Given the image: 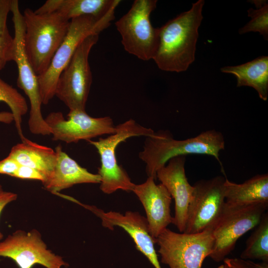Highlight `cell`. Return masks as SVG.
<instances>
[{
	"mask_svg": "<svg viewBox=\"0 0 268 268\" xmlns=\"http://www.w3.org/2000/svg\"><path fill=\"white\" fill-rule=\"evenodd\" d=\"M204 3L203 0H199L190 9L159 28L158 45L152 60L161 70L184 71L195 61Z\"/></svg>",
	"mask_w": 268,
	"mask_h": 268,
	"instance_id": "obj_1",
	"label": "cell"
},
{
	"mask_svg": "<svg viewBox=\"0 0 268 268\" xmlns=\"http://www.w3.org/2000/svg\"><path fill=\"white\" fill-rule=\"evenodd\" d=\"M225 148L222 134L215 130L201 133L196 136L184 140L173 138L167 131H160L146 137L139 158L146 164L148 177L156 179V173L172 158L188 154H204L214 157L220 164V151Z\"/></svg>",
	"mask_w": 268,
	"mask_h": 268,
	"instance_id": "obj_2",
	"label": "cell"
},
{
	"mask_svg": "<svg viewBox=\"0 0 268 268\" xmlns=\"http://www.w3.org/2000/svg\"><path fill=\"white\" fill-rule=\"evenodd\" d=\"M22 14L25 52L38 76L49 66L67 33L70 21L57 12L38 13L30 8Z\"/></svg>",
	"mask_w": 268,
	"mask_h": 268,
	"instance_id": "obj_3",
	"label": "cell"
},
{
	"mask_svg": "<svg viewBox=\"0 0 268 268\" xmlns=\"http://www.w3.org/2000/svg\"><path fill=\"white\" fill-rule=\"evenodd\" d=\"M116 8V6L113 7L100 17L87 15L70 20L67 33L55 53L49 66L44 72L38 76L43 104H47L55 96L59 77L79 45L88 36L99 35L110 26L115 18Z\"/></svg>",
	"mask_w": 268,
	"mask_h": 268,
	"instance_id": "obj_4",
	"label": "cell"
},
{
	"mask_svg": "<svg viewBox=\"0 0 268 268\" xmlns=\"http://www.w3.org/2000/svg\"><path fill=\"white\" fill-rule=\"evenodd\" d=\"M151 129L141 126L130 119L116 126V132L106 138L97 141H88L97 150L100 157L101 166L98 174L100 177V189L106 194H111L118 190L133 191L135 184L133 183L123 168L119 165L116 156L118 145L134 136H150L154 134Z\"/></svg>",
	"mask_w": 268,
	"mask_h": 268,
	"instance_id": "obj_5",
	"label": "cell"
},
{
	"mask_svg": "<svg viewBox=\"0 0 268 268\" xmlns=\"http://www.w3.org/2000/svg\"><path fill=\"white\" fill-rule=\"evenodd\" d=\"M156 0H135L129 11L115 22L124 49L144 61L153 59L159 42V28L150 21Z\"/></svg>",
	"mask_w": 268,
	"mask_h": 268,
	"instance_id": "obj_6",
	"label": "cell"
},
{
	"mask_svg": "<svg viewBox=\"0 0 268 268\" xmlns=\"http://www.w3.org/2000/svg\"><path fill=\"white\" fill-rule=\"evenodd\" d=\"M10 12L12 15L14 42L13 60L17 67V86L28 97L30 109L28 119L29 129L35 134H51V130L41 112L42 104L38 75L30 64L24 47V23L17 0H11Z\"/></svg>",
	"mask_w": 268,
	"mask_h": 268,
	"instance_id": "obj_7",
	"label": "cell"
},
{
	"mask_svg": "<svg viewBox=\"0 0 268 268\" xmlns=\"http://www.w3.org/2000/svg\"><path fill=\"white\" fill-rule=\"evenodd\" d=\"M268 207V203L233 205L225 202L213 228L214 243L209 257L217 263L223 261L234 249L237 240L258 225Z\"/></svg>",
	"mask_w": 268,
	"mask_h": 268,
	"instance_id": "obj_8",
	"label": "cell"
},
{
	"mask_svg": "<svg viewBox=\"0 0 268 268\" xmlns=\"http://www.w3.org/2000/svg\"><path fill=\"white\" fill-rule=\"evenodd\" d=\"M156 243L161 262L169 268H201L212 252L213 227L195 234L179 233L167 228Z\"/></svg>",
	"mask_w": 268,
	"mask_h": 268,
	"instance_id": "obj_9",
	"label": "cell"
},
{
	"mask_svg": "<svg viewBox=\"0 0 268 268\" xmlns=\"http://www.w3.org/2000/svg\"><path fill=\"white\" fill-rule=\"evenodd\" d=\"M99 35L88 36L79 45L59 77L55 96L70 110L85 111L92 77L88 62L89 53Z\"/></svg>",
	"mask_w": 268,
	"mask_h": 268,
	"instance_id": "obj_10",
	"label": "cell"
},
{
	"mask_svg": "<svg viewBox=\"0 0 268 268\" xmlns=\"http://www.w3.org/2000/svg\"><path fill=\"white\" fill-rule=\"evenodd\" d=\"M225 178L218 176L195 183L183 233L195 234L213 228L225 203Z\"/></svg>",
	"mask_w": 268,
	"mask_h": 268,
	"instance_id": "obj_11",
	"label": "cell"
},
{
	"mask_svg": "<svg viewBox=\"0 0 268 268\" xmlns=\"http://www.w3.org/2000/svg\"><path fill=\"white\" fill-rule=\"evenodd\" d=\"M0 257L12 260L19 268H32L39 264L46 268H62L68 264L48 249L36 229L18 230L0 241Z\"/></svg>",
	"mask_w": 268,
	"mask_h": 268,
	"instance_id": "obj_12",
	"label": "cell"
},
{
	"mask_svg": "<svg viewBox=\"0 0 268 268\" xmlns=\"http://www.w3.org/2000/svg\"><path fill=\"white\" fill-rule=\"evenodd\" d=\"M51 130L53 140L69 143L91 139L116 132V126L110 117L94 118L85 111L70 110L65 119L62 113L52 112L45 119Z\"/></svg>",
	"mask_w": 268,
	"mask_h": 268,
	"instance_id": "obj_13",
	"label": "cell"
},
{
	"mask_svg": "<svg viewBox=\"0 0 268 268\" xmlns=\"http://www.w3.org/2000/svg\"><path fill=\"white\" fill-rule=\"evenodd\" d=\"M74 202L99 217L103 227L111 230L115 226L122 228L132 238L137 250L147 258L154 268H161L154 247L156 240L150 234L146 217L138 212L128 211L124 214L113 211L105 212L95 206L84 204L76 200Z\"/></svg>",
	"mask_w": 268,
	"mask_h": 268,
	"instance_id": "obj_14",
	"label": "cell"
},
{
	"mask_svg": "<svg viewBox=\"0 0 268 268\" xmlns=\"http://www.w3.org/2000/svg\"><path fill=\"white\" fill-rule=\"evenodd\" d=\"M155 179L148 177L143 183L135 185L132 192L142 203L146 215L149 231L155 240L171 223L173 217L170 206L172 197L161 183L156 184Z\"/></svg>",
	"mask_w": 268,
	"mask_h": 268,
	"instance_id": "obj_15",
	"label": "cell"
},
{
	"mask_svg": "<svg viewBox=\"0 0 268 268\" xmlns=\"http://www.w3.org/2000/svg\"><path fill=\"white\" fill-rule=\"evenodd\" d=\"M185 156L171 159L156 173L161 182L175 201L174 224L181 233L185 229L188 209L194 190L187 179L185 170Z\"/></svg>",
	"mask_w": 268,
	"mask_h": 268,
	"instance_id": "obj_16",
	"label": "cell"
},
{
	"mask_svg": "<svg viewBox=\"0 0 268 268\" xmlns=\"http://www.w3.org/2000/svg\"><path fill=\"white\" fill-rule=\"evenodd\" d=\"M57 162L50 176L42 183L45 188L55 194L72 186L100 183L98 174L89 172L63 151L60 145L55 148Z\"/></svg>",
	"mask_w": 268,
	"mask_h": 268,
	"instance_id": "obj_17",
	"label": "cell"
},
{
	"mask_svg": "<svg viewBox=\"0 0 268 268\" xmlns=\"http://www.w3.org/2000/svg\"><path fill=\"white\" fill-rule=\"evenodd\" d=\"M120 2L119 0H48L35 12H57L70 21L83 16L102 17L113 7L118 6Z\"/></svg>",
	"mask_w": 268,
	"mask_h": 268,
	"instance_id": "obj_18",
	"label": "cell"
},
{
	"mask_svg": "<svg viewBox=\"0 0 268 268\" xmlns=\"http://www.w3.org/2000/svg\"><path fill=\"white\" fill-rule=\"evenodd\" d=\"M8 156L20 165L33 168L40 172L45 181L52 174L57 162L55 150L33 142L26 137L12 147Z\"/></svg>",
	"mask_w": 268,
	"mask_h": 268,
	"instance_id": "obj_19",
	"label": "cell"
},
{
	"mask_svg": "<svg viewBox=\"0 0 268 268\" xmlns=\"http://www.w3.org/2000/svg\"><path fill=\"white\" fill-rule=\"evenodd\" d=\"M225 202L233 205L268 203V174L257 175L242 184L224 183Z\"/></svg>",
	"mask_w": 268,
	"mask_h": 268,
	"instance_id": "obj_20",
	"label": "cell"
},
{
	"mask_svg": "<svg viewBox=\"0 0 268 268\" xmlns=\"http://www.w3.org/2000/svg\"><path fill=\"white\" fill-rule=\"evenodd\" d=\"M224 73H231L237 78L238 87L246 86L254 88L259 97L267 101L268 95V57L261 56L246 63L221 68Z\"/></svg>",
	"mask_w": 268,
	"mask_h": 268,
	"instance_id": "obj_21",
	"label": "cell"
},
{
	"mask_svg": "<svg viewBox=\"0 0 268 268\" xmlns=\"http://www.w3.org/2000/svg\"><path fill=\"white\" fill-rule=\"evenodd\" d=\"M245 260H258L268 262V213L266 212L248 238L240 255Z\"/></svg>",
	"mask_w": 268,
	"mask_h": 268,
	"instance_id": "obj_22",
	"label": "cell"
},
{
	"mask_svg": "<svg viewBox=\"0 0 268 268\" xmlns=\"http://www.w3.org/2000/svg\"><path fill=\"white\" fill-rule=\"evenodd\" d=\"M0 102L7 104L11 110L13 121L21 140L26 137L22 129V118L28 110L24 97L14 88L0 77Z\"/></svg>",
	"mask_w": 268,
	"mask_h": 268,
	"instance_id": "obj_23",
	"label": "cell"
},
{
	"mask_svg": "<svg viewBox=\"0 0 268 268\" xmlns=\"http://www.w3.org/2000/svg\"><path fill=\"white\" fill-rule=\"evenodd\" d=\"M11 0H0V70L6 64L13 61L14 42L7 25V19L10 12Z\"/></svg>",
	"mask_w": 268,
	"mask_h": 268,
	"instance_id": "obj_24",
	"label": "cell"
},
{
	"mask_svg": "<svg viewBox=\"0 0 268 268\" xmlns=\"http://www.w3.org/2000/svg\"><path fill=\"white\" fill-rule=\"evenodd\" d=\"M257 9L250 8L248 15L251 20L239 30L240 34L249 32H258L265 40L268 39V4L266 0H254Z\"/></svg>",
	"mask_w": 268,
	"mask_h": 268,
	"instance_id": "obj_25",
	"label": "cell"
},
{
	"mask_svg": "<svg viewBox=\"0 0 268 268\" xmlns=\"http://www.w3.org/2000/svg\"><path fill=\"white\" fill-rule=\"evenodd\" d=\"M22 179L37 180L43 183L45 181L44 176L37 170L25 166L20 165L12 176Z\"/></svg>",
	"mask_w": 268,
	"mask_h": 268,
	"instance_id": "obj_26",
	"label": "cell"
},
{
	"mask_svg": "<svg viewBox=\"0 0 268 268\" xmlns=\"http://www.w3.org/2000/svg\"><path fill=\"white\" fill-rule=\"evenodd\" d=\"M20 165L8 155L0 161V174L12 177Z\"/></svg>",
	"mask_w": 268,
	"mask_h": 268,
	"instance_id": "obj_27",
	"label": "cell"
},
{
	"mask_svg": "<svg viewBox=\"0 0 268 268\" xmlns=\"http://www.w3.org/2000/svg\"><path fill=\"white\" fill-rule=\"evenodd\" d=\"M217 268H255L250 260H245L241 258H226Z\"/></svg>",
	"mask_w": 268,
	"mask_h": 268,
	"instance_id": "obj_28",
	"label": "cell"
},
{
	"mask_svg": "<svg viewBox=\"0 0 268 268\" xmlns=\"http://www.w3.org/2000/svg\"><path fill=\"white\" fill-rule=\"evenodd\" d=\"M17 195L15 193L3 191L0 194V215L5 207L9 203L15 201ZM3 234L0 231V241L3 238Z\"/></svg>",
	"mask_w": 268,
	"mask_h": 268,
	"instance_id": "obj_29",
	"label": "cell"
},
{
	"mask_svg": "<svg viewBox=\"0 0 268 268\" xmlns=\"http://www.w3.org/2000/svg\"><path fill=\"white\" fill-rule=\"evenodd\" d=\"M13 121V117L11 112H0V122L9 124Z\"/></svg>",
	"mask_w": 268,
	"mask_h": 268,
	"instance_id": "obj_30",
	"label": "cell"
},
{
	"mask_svg": "<svg viewBox=\"0 0 268 268\" xmlns=\"http://www.w3.org/2000/svg\"><path fill=\"white\" fill-rule=\"evenodd\" d=\"M250 263L255 268H268V262L255 263L250 261Z\"/></svg>",
	"mask_w": 268,
	"mask_h": 268,
	"instance_id": "obj_31",
	"label": "cell"
},
{
	"mask_svg": "<svg viewBox=\"0 0 268 268\" xmlns=\"http://www.w3.org/2000/svg\"><path fill=\"white\" fill-rule=\"evenodd\" d=\"M3 191L2 190V187L0 185V194Z\"/></svg>",
	"mask_w": 268,
	"mask_h": 268,
	"instance_id": "obj_32",
	"label": "cell"
}]
</instances>
